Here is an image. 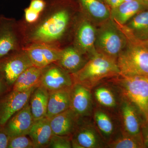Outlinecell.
Segmentation results:
<instances>
[{
    "label": "cell",
    "mask_w": 148,
    "mask_h": 148,
    "mask_svg": "<svg viewBox=\"0 0 148 148\" xmlns=\"http://www.w3.org/2000/svg\"><path fill=\"white\" fill-rule=\"evenodd\" d=\"M45 1V8L36 22L27 24L21 20L25 47L44 43L62 48L68 42L71 44L74 24L80 10L77 1Z\"/></svg>",
    "instance_id": "6da1fadb"
},
{
    "label": "cell",
    "mask_w": 148,
    "mask_h": 148,
    "mask_svg": "<svg viewBox=\"0 0 148 148\" xmlns=\"http://www.w3.org/2000/svg\"><path fill=\"white\" fill-rule=\"evenodd\" d=\"M127 38L124 49L119 56L117 63L121 75L148 77V41L138 40L121 27Z\"/></svg>",
    "instance_id": "7a4b0ae2"
},
{
    "label": "cell",
    "mask_w": 148,
    "mask_h": 148,
    "mask_svg": "<svg viewBox=\"0 0 148 148\" xmlns=\"http://www.w3.org/2000/svg\"><path fill=\"white\" fill-rule=\"evenodd\" d=\"M120 74L116 60L97 52L79 71L71 75L74 83L83 85L91 90L100 83Z\"/></svg>",
    "instance_id": "3957f363"
},
{
    "label": "cell",
    "mask_w": 148,
    "mask_h": 148,
    "mask_svg": "<svg viewBox=\"0 0 148 148\" xmlns=\"http://www.w3.org/2000/svg\"><path fill=\"white\" fill-rule=\"evenodd\" d=\"M109 79L119 88L122 96L138 109L145 121H148V77L120 74Z\"/></svg>",
    "instance_id": "277c9868"
},
{
    "label": "cell",
    "mask_w": 148,
    "mask_h": 148,
    "mask_svg": "<svg viewBox=\"0 0 148 148\" xmlns=\"http://www.w3.org/2000/svg\"><path fill=\"white\" fill-rule=\"evenodd\" d=\"M127 42L124 33L112 18L97 26L95 48L98 53L117 61Z\"/></svg>",
    "instance_id": "5b68a950"
},
{
    "label": "cell",
    "mask_w": 148,
    "mask_h": 148,
    "mask_svg": "<svg viewBox=\"0 0 148 148\" xmlns=\"http://www.w3.org/2000/svg\"><path fill=\"white\" fill-rule=\"evenodd\" d=\"M25 47L21 20L0 15V60Z\"/></svg>",
    "instance_id": "8992f818"
},
{
    "label": "cell",
    "mask_w": 148,
    "mask_h": 148,
    "mask_svg": "<svg viewBox=\"0 0 148 148\" xmlns=\"http://www.w3.org/2000/svg\"><path fill=\"white\" fill-rule=\"evenodd\" d=\"M96 31L97 26L80 10L74 24L71 44L89 59L97 52Z\"/></svg>",
    "instance_id": "52a82bcc"
},
{
    "label": "cell",
    "mask_w": 148,
    "mask_h": 148,
    "mask_svg": "<svg viewBox=\"0 0 148 148\" xmlns=\"http://www.w3.org/2000/svg\"><path fill=\"white\" fill-rule=\"evenodd\" d=\"M72 148H106L107 144L102 138L92 117L80 118L71 136Z\"/></svg>",
    "instance_id": "ba28073f"
},
{
    "label": "cell",
    "mask_w": 148,
    "mask_h": 148,
    "mask_svg": "<svg viewBox=\"0 0 148 148\" xmlns=\"http://www.w3.org/2000/svg\"><path fill=\"white\" fill-rule=\"evenodd\" d=\"M33 66L27 51L23 49L0 60V75L12 89L19 76Z\"/></svg>",
    "instance_id": "9c48e42d"
},
{
    "label": "cell",
    "mask_w": 148,
    "mask_h": 148,
    "mask_svg": "<svg viewBox=\"0 0 148 148\" xmlns=\"http://www.w3.org/2000/svg\"><path fill=\"white\" fill-rule=\"evenodd\" d=\"M95 106L117 114L123 96L119 88L110 79L91 89Z\"/></svg>",
    "instance_id": "30bf717a"
},
{
    "label": "cell",
    "mask_w": 148,
    "mask_h": 148,
    "mask_svg": "<svg viewBox=\"0 0 148 148\" xmlns=\"http://www.w3.org/2000/svg\"><path fill=\"white\" fill-rule=\"evenodd\" d=\"M92 118L107 145L121 133L117 114L95 106Z\"/></svg>",
    "instance_id": "8fae6325"
},
{
    "label": "cell",
    "mask_w": 148,
    "mask_h": 148,
    "mask_svg": "<svg viewBox=\"0 0 148 148\" xmlns=\"http://www.w3.org/2000/svg\"><path fill=\"white\" fill-rule=\"evenodd\" d=\"M36 87L24 91L11 89L0 97V125L4 126L14 114L27 105Z\"/></svg>",
    "instance_id": "7c38bea8"
},
{
    "label": "cell",
    "mask_w": 148,
    "mask_h": 148,
    "mask_svg": "<svg viewBox=\"0 0 148 148\" xmlns=\"http://www.w3.org/2000/svg\"><path fill=\"white\" fill-rule=\"evenodd\" d=\"M70 108L79 118L92 117L95 106L91 90L74 83L70 91Z\"/></svg>",
    "instance_id": "4fadbf2b"
},
{
    "label": "cell",
    "mask_w": 148,
    "mask_h": 148,
    "mask_svg": "<svg viewBox=\"0 0 148 148\" xmlns=\"http://www.w3.org/2000/svg\"><path fill=\"white\" fill-rule=\"evenodd\" d=\"M117 115L122 132L131 135L141 134L145 121L136 107L123 96Z\"/></svg>",
    "instance_id": "5bb4252c"
},
{
    "label": "cell",
    "mask_w": 148,
    "mask_h": 148,
    "mask_svg": "<svg viewBox=\"0 0 148 148\" xmlns=\"http://www.w3.org/2000/svg\"><path fill=\"white\" fill-rule=\"evenodd\" d=\"M74 84L71 74L56 63L43 68L40 85L49 91L70 89Z\"/></svg>",
    "instance_id": "9a60e30c"
},
{
    "label": "cell",
    "mask_w": 148,
    "mask_h": 148,
    "mask_svg": "<svg viewBox=\"0 0 148 148\" xmlns=\"http://www.w3.org/2000/svg\"><path fill=\"white\" fill-rule=\"evenodd\" d=\"M27 51L33 66L44 68L56 63L60 58L62 48L44 43H35L26 46Z\"/></svg>",
    "instance_id": "2e32d148"
},
{
    "label": "cell",
    "mask_w": 148,
    "mask_h": 148,
    "mask_svg": "<svg viewBox=\"0 0 148 148\" xmlns=\"http://www.w3.org/2000/svg\"><path fill=\"white\" fill-rule=\"evenodd\" d=\"M34 121L29 102L23 108L14 114L4 126L10 137L28 135Z\"/></svg>",
    "instance_id": "e0dca14e"
},
{
    "label": "cell",
    "mask_w": 148,
    "mask_h": 148,
    "mask_svg": "<svg viewBox=\"0 0 148 148\" xmlns=\"http://www.w3.org/2000/svg\"><path fill=\"white\" fill-rule=\"evenodd\" d=\"M88 59L71 44L62 48L60 58L56 64L72 75L79 71Z\"/></svg>",
    "instance_id": "ac0fdd59"
},
{
    "label": "cell",
    "mask_w": 148,
    "mask_h": 148,
    "mask_svg": "<svg viewBox=\"0 0 148 148\" xmlns=\"http://www.w3.org/2000/svg\"><path fill=\"white\" fill-rule=\"evenodd\" d=\"M148 9V3L143 0L123 2L111 9V18L117 24L124 25L137 14Z\"/></svg>",
    "instance_id": "d6986e66"
},
{
    "label": "cell",
    "mask_w": 148,
    "mask_h": 148,
    "mask_svg": "<svg viewBox=\"0 0 148 148\" xmlns=\"http://www.w3.org/2000/svg\"><path fill=\"white\" fill-rule=\"evenodd\" d=\"M81 10L98 26L111 18V9L103 0H77Z\"/></svg>",
    "instance_id": "ffe728a7"
},
{
    "label": "cell",
    "mask_w": 148,
    "mask_h": 148,
    "mask_svg": "<svg viewBox=\"0 0 148 148\" xmlns=\"http://www.w3.org/2000/svg\"><path fill=\"white\" fill-rule=\"evenodd\" d=\"M80 118L71 109L53 117L50 119V122L53 134L72 136Z\"/></svg>",
    "instance_id": "44dd1931"
},
{
    "label": "cell",
    "mask_w": 148,
    "mask_h": 148,
    "mask_svg": "<svg viewBox=\"0 0 148 148\" xmlns=\"http://www.w3.org/2000/svg\"><path fill=\"white\" fill-rule=\"evenodd\" d=\"M53 135L50 119L45 117L34 121L28 136L33 141L34 148H42L48 147Z\"/></svg>",
    "instance_id": "7402d4cb"
},
{
    "label": "cell",
    "mask_w": 148,
    "mask_h": 148,
    "mask_svg": "<svg viewBox=\"0 0 148 148\" xmlns=\"http://www.w3.org/2000/svg\"><path fill=\"white\" fill-rule=\"evenodd\" d=\"M71 89H61L49 92L46 117L50 119L70 108Z\"/></svg>",
    "instance_id": "603a6c76"
},
{
    "label": "cell",
    "mask_w": 148,
    "mask_h": 148,
    "mask_svg": "<svg viewBox=\"0 0 148 148\" xmlns=\"http://www.w3.org/2000/svg\"><path fill=\"white\" fill-rule=\"evenodd\" d=\"M49 98L48 90L40 85L33 90L29 103L34 120L46 117Z\"/></svg>",
    "instance_id": "cb8c5ba5"
},
{
    "label": "cell",
    "mask_w": 148,
    "mask_h": 148,
    "mask_svg": "<svg viewBox=\"0 0 148 148\" xmlns=\"http://www.w3.org/2000/svg\"><path fill=\"white\" fill-rule=\"evenodd\" d=\"M121 27L138 40H148V10L139 12Z\"/></svg>",
    "instance_id": "d4e9b609"
},
{
    "label": "cell",
    "mask_w": 148,
    "mask_h": 148,
    "mask_svg": "<svg viewBox=\"0 0 148 148\" xmlns=\"http://www.w3.org/2000/svg\"><path fill=\"white\" fill-rule=\"evenodd\" d=\"M43 68L34 66L25 70L17 78L12 89L18 91H27L39 85Z\"/></svg>",
    "instance_id": "484cf974"
},
{
    "label": "cell",
    "mask_w": 148,
    "mask_h": 148,
    "mask_svg": "<svg viewBox=\"0 0 148 148\" xmlns=\"http://www.w3.org/2000/svg\"><path fill=\"white\" fill-rule=\"evenodd\" d=\"M107 148H143L142 134L131 135L121 132L115 139L108 143Z\"/></svg>",
    "instance_id": "4316f807"
},
{
    "label": "cell",
    "mask_w": 148,
    "mask_h": 148,
    "mask_svg": "<svg viewBox=\"0 0 148 148\" xmlns=\"http://www.w3.org/2000/svg\"><path fill=\"white\" fill-rule=\"evenodd\" d=\"M28 135L10 137L8 148H34L33 141Z\"/></svg>",
    "instance_id": "83f0119b"
},
{
    "label": "cell",
    "mask_w": 148,
    "mask_h": 148,
    "mask_svg": "<svg viewBox=\"0 0 148 148\" xmlns=\"http://www.w3.org/2000/svg\"><path fill=\"white\" fill-rule=\"evenodd\" d=\"M47 148H71V136H62L53 134Z\"/></svg>",
    "instance_id": "f1b7e54d"
},
{
    "label": "cell",
    "mask_w": 148,
    "mask_h": 148,
    "mask_svg": "<svg viewBox=\"0 0 148 148\" xmlns=\"http://www.w3.org/2000/svg\"><path fill=\"white\" fill-rule=\"evenodd\" d=\"M24 17L21 19L27 24H32L37 21L40 14L31 9L29 7L24 9Z\"/></svg>",
    "instance_id": "f546056e"
},
{
    "label": "cell",
    "mask_w": 148,
    "mask_h": 148,
    "mask_svg": "<svg viewBox=\"0 0 148 148\" xmlns=\"http://www.w3.org/2000/svg\"><path fill=\"white\" fill-rule=\"evenodd\" d=\"M45 0H31L29 7L40 14L45 8Z\"/></svg>",
    "instance_id": "4dcf8cb0"
},
{
    "label": "cell",
    "mask_w": 148,
    "mask_h": 148,
    "mask_svg": "<svg viewBox=\"0 0 148 148\" xmlns=\"http://www.w3.org/2000/svg\"><path fill=\"white\" fill-rule=\"evenodd\" d=\"M10 138L4 126L0 125V148H8Z\"/></svg>",
    "instance_id": "1f68e13d"
},
{
    "label": "cell",
    "mask_w": 148,
    "mask_h": 148,
    "mask_svg": "<svg viewBox=\"0 0 148 148\" xmlns=\"http://www.w3.org/2000/svg\"><path fill=\"white\" fill-rule=\"evenodd\" d=\"M141 134L144 147L145 148H148V121L143 123L141 129Z\"/></svg>",
    "instance_id": "d6a6232c"
},
{
    "label": "cell",
    "mask_w": 148,
    "mask_h": 148,
    "mask_svg": "<svg viewBox=\"0 0 148 148\" xmlns=\"http://www.w3.org/2000/svg\"><path fill=\"white\" fill-rule=\"evenodd\" d=\"M11 89L0 75V97Z\"/></svg>",
    "instance_id": "836d02e7"
},
{
    "label": "cell",
    "mask_w": 148,
    "mask_h": 148,
    "mask_svg": "<svg viewBox=\"0 0 148 148\" xmlns=\"http://www.w3.org/2000/svg\"><path fill=\"white\" fill-rule=\"evenodd\" d=\"M110 9L118 6L124 2V0H103Z\"/></svg>",
    "instance_id": "e575fe53"
},
{
    "label": "cell",
    "mask_w": 148,
    "mask_h": 148,
    "mask_svg": "<svg viewBox=\"0 0 148 148\" xmlns=\"http://www.w3.org/2000/svg\"><path fill=\"white\" fill-rule=\"evenodd\" d=\"M135 1V0H124V2L130 1Z\"/></svg>",
    "instance_id": "d590c367"
},
{
    "label": "cell",
    "mask_w": 148,
    "mask_h": 148,
    "mask_svg": "<svg viewBox=\"0 0 148 148\" xmlns=\"http://www.w3.org/2000/svg\"><path fill=\"white\" fill-rule=\"evenodd\" d=\"M143 1L148 3V0H143Z\"/></svg>",
    "instance_id": "8d00e7d4"
},
{
    "label": "cell",
    "mask_w": 148,
    "mask_h": 148,
    "mask_svg": "<svg viewBox=\"0 0 148 148\" xmlns=\"http://www.w3.org/2000/svg\"></svg>",
    "instance_id": "74e56055"
}]
</instances>
